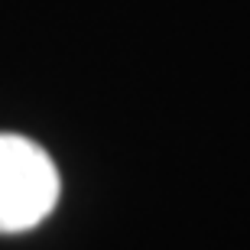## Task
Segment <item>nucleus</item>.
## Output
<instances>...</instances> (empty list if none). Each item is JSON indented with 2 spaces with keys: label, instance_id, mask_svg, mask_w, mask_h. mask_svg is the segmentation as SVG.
<instances>
[{
  "label": "nucleus",
  "instance_id": "obj_1",
  "mask_svg": "<svg viewBox=\"0 0 250 250\" xmlns=\"http://www.w3.org/2000/svg\"><path fill=\"white\" fill-rule=\"evenodd\" d=\"M62 182L39 143L20 133H0V234H20L46 221Z\"/></svg>",
  "mask_w": 250,
  "mask_h": 250
}]
</instances>
